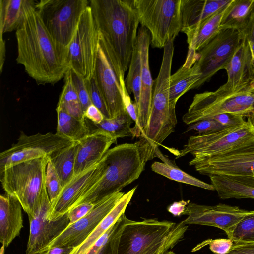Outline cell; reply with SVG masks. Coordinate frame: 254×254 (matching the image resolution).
<instances>
[{"label":"cell","mask_w":254,"mask_h":254,"mask_svg":"<svg viewBox=\"0 0 254 254\" xmlns=\"http://www.w3.org/2000/svg\"><path fill=\"white\" fill-rule=\"evenodd\" d=\"M16 61L39 84H53L65 76L68 65L61 56L35 7L24 0L22 22L15 32Z\"/></svg>","instance_id":"cell-1"},{"label":"cell","mask_w":254,"mask_h":254,"mask_svg":"<svg viewBox=\"0 0 254 254\" xmlns=\"http://www.w3.org/2000/svg\"><path fill=\"white\" fill-rule=\"evenodd\" d=\"M99 38L120 81L128 69L139 21L133 0H90Z\"/></svg>","instance_id":"cell-2"},{"label":"cell","mask_w":254,"mask_h":254,"mask_svg":"<svg viewBox=\"0 0 254 254\" xmlns=\"http://www.w3.org/2000/svg\"><path fill=\"white\" fill-rule=\"evenodd\" d=\"M160 154L158 148L143 137L136 142L121 144L109 149L102 158V177L74 207L83 203L97 204L121 191L139 178L148 161Z\"/></svg>","instance_id":"cell-3"},{"label":"cell","mask_w":254,"mask_h":254,"mask_svg":"<svg viewBox=\"0 0 254 254\" xmlns=\"http://www.w3.org/2000/svg\"><path fill=\"white\" fill-rule=\"evenodd\" d=\"M188 226L156 218L134 221L127 217L117 254H165L183 238Z\"/></svg>","instance_id":"cell-4"},{"label":"cell","mask_w":254,"mask_h":254,"mask_svg":"<svg viewBox=\"0 0 254 254\" xmlns=\"http://www.w3.org/2000/svg\"><path fill=\"white\" fill-rule=\"evenodd\" d=\"M174 51V41L168 42L164 47L159 72L154 81L149 119L140 136L157 148L174 132L177 124L176 106L170 103L169 95Z\"/></svg>","instance_id":"cell-5"},{"label":"cell","mask_w":254,"mask_h":254,"mask_svg":"<svg viewBox=\"0 0 254 254\" xmlns=\"http://www.w3.org/2000/svg\"><path fill=\"white\" fill-rule=\"evenodd\" d=\"M48 157L13 165L0 170V180L6 193L16 197L28 218H34L46 189Z\"/></svg>","instance_id":"cell-6"},{"label":"cell","mask_w":254,"mask_h":254,"mask_svg":"<svg viewBox=\"0 0 254 254\" xmlns=\"http://www.w3.org/2000/svg\"><path fill=\"white\" fill-rule=\"evenodd\" d=\"M89 3L87 0H35L44 25L67 64L69 45Z\"/></svg>","instance_id":"cell-7"},{"label":"cell","mask_w":254,"mask_h":254,"mask_svg":"<svg viewBox=\"0 0 254 254\" xmlns=\"http://www.w3.org/2000/svg\"><path fill=\"white\" fill-rule=\"evenodd\" d=\"M224 113L252 119L254 116V91L250 87L230 92L220 87L215 91L196 94L182 120L187 125Z\"/></svg>","instance_id":"cell-8"},{"label":"cell","mask_w":254,"mask_h":254,"mask_svg":"<svg viewBox=\"0 0 254 254\" xmlns=\"http://www.w3.org/2000/svg\"><path fill=\"white\" fill-rule=\"evenodd\" d=\"M139 23L151 35L153 48H162L181 32V0H133Z\"/></svg>","instance_id":"cell-9"},{"label":"cell","mask_w":254,"mask_h":254,"mask_svg":"<svg viewBox=\"0 0 254 254\" xmlns=\"http://www.w3.org/2000/svg\"><path fill=\"white\" fill-rule=\"evenodd\" d=\"M99 44V32L91 9L83 12L68 48L67 64L85 81L94 75Z\"/></svg>","instance_id":"cell-10"},{"label":"cell","mask_w":254,"mask_h":254,"mask_svg":"<svg viewBox=\"0 0 254 254\" xmlns=\"http://www.w3.org/2000/svg\"><path fill=\"white\" fill-rule=\"evenodd\" d=\"M254 139V125L249 119L242 126L211 134L190 137L176 159L188 154L194 159L211 157L227 152Z\"/></svg>","instance_id":"cell-11"},{"label":"cell","mask_w":254,"mask_h":254,"mask_svg":"<svg viewBox=\"0 0 254 254\" xmlns=\"http://www.w3.org/2000/svg\"><path fill=\"white\" fill-rule=\"evenodd\" d=\"M9 148L0 154V170L19 163L42 157L50 158L74 141L56 133L27 135L21 132Z\"/></svg>","instance_id":"cell-12"},{"label":"cell","mask_w":254,"mask_h":254,"mask_svg":"<svg viewBox=\"0 0 254 254\" xmlns=\"http://www.w3.org/2000/svg\"><path fill=\"white\" fill-rule=\"evenodd\" d=\"M194 166L201 174L254 178V139L223 154L199 159L192 158Z\"/></svg>","instance_id":"cell-13"},{"label":"cell","mask_w":254,"mask_h":254,"mask_svg":"<svg viewBox=\"0 0 254 254\" xmlns=\"http://www.w3.org/2000/svg\"><path fill=\"white\" fill-rule=\"evenodd\" d=\"M242 39V36L238 31L220 29L214 38L197 52L196 63L202 75L194 89L198 88L209 81L219 70L225 69Z\"/></svg>","instance_id":"cell-14"},{"label":"cell","mask_w":254,"mask_h":254,"mask_svg":"<svg viewBox=\"0 0 254 254\" xmlns=\"http://www.w3.org/2000/svg\"><path fill=\"white\" fill-rule=\"evenodd\" d=\"M124 193L118 192L103 199L89 213L73 224L69 225L37 254L55 247L75 248L78 246L114 208Z\"/></svg>","instance_id":"cell-15"},{"label":"cell","mask_w":254,"mask_h":254,"mask_svg":"<svg viewBox=\"0 0 254 254\" xmlns=\"http://www.w3.org/2000/svg\"><path fill=\"white\" fill-rule=\"evenodd\" d=\"M253 214L254 211L225 204L209 206L189 203L183 214L188 216L181 222L187 225L195 224L217 227L227 234L244 218Z\"/></svg>","instance_id":"cell-16"},{"label":"cell","mask_w":254,"mask_h":254,"mask_svg":"<svg viewBox=\"0 0 254 254\" xmlns=\"http://www.w3.org/2000/svg\"><path fill=\"white\" fill-rule=\"evenodd\" d=\"M52 208L46 188L36 216L28 218L30 231L25 254H36L68 226L67 213L54 221L48 219Z\"/></svg>","instance_id":"cell-17"},{"label":"cell","mask_w":254,"mask_h":254,"mask_svg":"<svg viewBox=\"0 0 254 254\" xmlns=\"http://www.w3.org/2000/svg\"><path fill=\"white\" fill-rule=\"evenodd\" d=\"M94 76L106 102L110 118L127 111L123 102L120 82L99 38Z\"/></svg>","instance_id":"cell-18"},{"label":"cell","mask_w":254,"mask_h":254,"mask_svg":"<svg viewBox=\"0 0 254 254\" xmlns=\"http://www.w3.org/2000/svg\"><path fill=\"white\" fill-rule=\"evenodd\" d=\"M103 172V163L101 159L97 164L74 176L63 188L60 195L52 206L48 219L54 221L67 213L99 181Z\"/></svg>","instance_id":"cell-19"},{"label":"cell","mask_w":254,"mask_h":254,"mask_svg":"<svg viewBox=\"0 0 254 254\" xmlns=\"http://www.w3.org/2000/svg\"><path fill=\"white\" fill-rule=\"evenodd\" d=\"M137 43L140 48L141 58V86L140 101L138 106V120L134 126L131 128L133 137H140L147 126L150 114L154 85L149 61L151 35L146 28L141 26L138 28Z\"/></svg>","instance_id":"cell-20"},{"label":"cell","mask_w":254,"mask_h":254,"mask_svg":"<svg viewBox=\"0 0 254 254\" xmlns=\"http://www.w3.org/2000/svg\"><path fill=\"white\" fill-rule=\"evenodd\" d=\"M227 81L220 87L228 92L243 90L254 80V64L249 42L242 37L240 44L226 65Z\"/></svg>","instance_id":"cell-21"},{"label":"cell","mask_w":254,"mask_h":254,"mask_svg":"<svg viewBox=\"0 0 254 254\" xmlns=\"http://www.w3.org/2000/svg\"><path fill=\"white\" fill-rule=\"evenodd\" d=\"M117 139L103 132L89 134L79 142L74 177L97 164Z\"/></svg>","instance_id":"cell-22"},{"label":"cell","mask_w":254,"mask_h":254,"mask_svg":"<svg viewBox=\"0 0 254 254\" xmlns=\"http://www.w3.org/2000/svg\"><path fill=\"white\" fill-rule=\"evenodd\" d=\"M232 0H181V32L186 34L226 7Z\"/></svg>","instance_id":"cell-23"},{"label":"cell","mask_w":254,"mask_h":254,"mask_svg":"<svg viewBox=\"0 0 254 254\" xmlns=\"http://www.w3.org/2000/svg\"><path fill=\"white\" fill-rule=\"evenodd\" d=\"M22 206L13 196L5 193L0 196V242L7 247L23 228Z\"/></svg>","instance_id":"cell-24"},{"label":"cell","mask_w":254,"mask_h":254,"mask_svg":"<svg viewBox=\"0 0 254 254\" xmlns=\"http://www.w3.org/2000/svg\"><path fill=\"white\" fill-rule=\"evenodd\" d=\"M197 52L188 49L183 65L171 75L169 86L170 103L176 106L179 99L185 93L194 89L200 80L201 72L196 64Z\"/></svg>","instance_id":"cell-25"},{"label":"cell","mask_w":254,"mask_h":254,"mask_svg":"<svg viewBox=\"0 0 254 254\" xmlns=\"http://www.w3.org/2000/svg\"><path fill=\"white\" fill-rule=\"evenodd\" d=\"M209 177L214 190L222 199H254V178L223 175Z\"/></svg>","instance_id":"cell-26"},{"label":"cell","mask_w":254,"mask_h":254,"mask_svg":"<svg viewBox=\"0 0 254 254\" xmlns=\"http://www.w3.org/2000/svg\"><path fill=\"white\" fill-rule=\"evenodd\" d=\"M137 186L124 193L119 202L100 222L85 240L78 246L75 247L70 254H86L94 243L117 221L125 212L126 209L131 199Z\"/></svg>","instance_id":"cell-27"},{"label":"cell","mask_w":254,"mask_h":254,"mask_svg":"<svg viewBox=\"0 0 254 254\" xmlns=\"http://www.w3.org/2000/svg\"><path fill=\"white\" fill-rule=\"evenodd\" d=\"M227 7L185 34L188 49L198 52L214 38L220 30L221 19Z\"/></svg>","instance_id":"cell-28"},{"label":"cell","mask_w":254,"mask_h":254,"mask_svg":"<svg viewBox=\"0 0 254 254\" xmlns=\"http://www.w3.org/2000/svg\"><path fill=\"white\" fill-rule=\"evenodd\" d=\"M132 120L127 111L112 118H104L99 124L94 123L85 118L89 134L99 131L103 132L116 139L132 136L130 127Z\"/></svg>","instance_id":"cell-29"},{"label":"cell","mask_w":254,"mask_h":254,"mask_svg":"<svg viewBox=\"0 0 254 254\" xmlns=\"http://www.w3.org/2000/svg\"><path fill=\"white\" fill-rule=\"evenodd\" d=\"M254 6V0H232L222 16L220 28L240 33L245 27Z\"/></svg>","instance_id":"cell-30"},{"label":"cell","mask_w":254,"mask_h":254,"mask_svg":"<svg viewBox=\"0 0 254 254\" xmlns=\"http://www.w3.org/2000/svg\"><path fill=\"white\" fill-rule=\"evenodd\" d=\"M56 134L74 142H80L89 134L85 121L79 120L67 113L62 106L57 104Z\"/></svg>","instance_id":"cell-31"},{"label":"cell","mask_w":254,"mask_h":254,"mask_svg":"<svg viewBox=\"0 0 254 254\" xmlns=\"http://www.w3.org/2000/svg\"><path fill=\"white\" fill-rule=\"evenodd\" d=\"M79 144V142H75L49 158L60 178L63 188L74 177Z\"/></svg>","instance_id":"cell-32"},{"label":"cell","mask_w":254,"mask_h":254,"mask_svg":"<svg viewBox=\"0 0 254 254\" xmlns=\"http://www.w3.org/2000/svg\"><path fill=\"white\" fill-rule=\"evenodd\" d=\"M24 0H0V38L3 34L16 30L23 15Z\"/></svg>","instance_id":"cell-33"},{"label":"cell","mask_w":254,"mask_h":254,"mask_svg":"<svg viewBox=\"0 0 254 254\" xmlns=\"http://www.w3.org/2000/svg\"><path fill=\"white\" fill-rule=\"evenodd\" d=\"M151 169L154 172L175 181L194 186L205 190H214V188L211 184L206 183L190 175L175 165L155 161L152 164Z\"/></svg>","instance_id":"cell-34"},{"label":"cell","mask_w":254,"mask_h":254,"mask_svg":"<svg viewBox=\"0 0 254 254\" xmlns=\"http://www.w3.org/2000/svg\"><path fill=\"white\" fill-rule=\"evenodd\" d=\"M64 84L60 94L58 104L75 118L85 121L84 112L76 91L73 84L70 69L64 76Z\"/></svg>","instance_id":"cell-35"},{"label":"cell","mask_w":254,"mask_h":254,"mask_svg":"<svg viewBox=\"0 0 254 254\" xmlns=\"http://www.w3.org/2000/svg\"><path fill=\"white\" fill-rule=\"evenodd\" d=\"M128 69L127 75L125 79V84L128 93L133 94L134 102L138 109L141 93L142 65L140 51L137 39Z\"/></svg>","instance_id":"cell-36"},{"label":"cell","mask_w":254,"mask_h":254,"mask_svg":"<svg viewBox=\"0 0 254 254\" xmlns=\"http://www.w3.org/2000/svg\"><path fill=\"white\" fill-rule=\"evenodd\" d=\"M227 235L234 244H254V214L244 218Z\"/></svg>","instance_id":"cell-37"},{"label":"cell","mask_w":254,"mask_h":254,"mask_svg":"<svg viewBox=\"0 0 254 254\" xmlns=\"http://www.w3.org/2000/svg\"><path fill=\"white\" fill-rule=\"evenodd\" d=\"M46 187L53 206L60 195L63 187L60 178L50 160L46 167Z\"/></svg>","instance_id":"cell-38"},{"label":"cell","mask_w":254,"mask_h":254,"mask_svg":"<svg viewBox=\"0 0 254 254\" xmlns=\"http://www.w3.org/2000/svg\"><path fill=\"white\" fill-rule=\"evenodd\" d=\"M126 218L125 213H124L115 223L111 235L97 254H117L119 240Z\"/></svg>","instance_id":"cell-39"},{"label":"cell","mask_w":254,"mask_h":254,"mask_svg":"<svg viewBox=\"0 0 254 254\" xmlns=\"http://www.w3.org/2000/svg\"><path fill=\"white\" fill-rule=\"evenodd\" d=\"M213 119H207L201 120L189 125L185 133L195 130L198 135H203L215 133L227 128Z\"/></svg>","instance_id":"cell-40"},{"label":"cell","mask_w":254,"mask_h":254,"mask_svg":"<svg viewBox=\"0 0 254 254\" xmlns=\"http://www.w3.org/2000/svg\"><path fill=\"white\" fill-rule=\"evenodd\" d=\"M85 83L92 104L101 112L104 118H111L106 102L97 86L94 76L90 80L85 81Z\"/></svg>","instance_id":"cell-41"},{"label":"cell","mask_w":254,"mask_h":254,"mask_svg":"<svg viewBox=\"0 0 254 254\" xmlns=\"http://www.w3.org/2000/svg\"><path fill=\"white\" fill-rule=\"evenodd\" d=\"M73 84L80 101L83 112L92 104L85 80L78 74L70 69Z\"/></svg>","instance_id":"cell-42"},{"label":"cell","mask_w":254,"mask_h":254,"mask_svg":"<svg viewBox=\"0 0 254 254\" xmlns=\"http://www.w3.org/2000/svg\"><path fill=\"white\" fill-rule=\"evenodd\" d=\"M206 245H209L210 251L215 254H226L233 245V242L229 238L208 239L198 245L192 251H196Z\"/></svg>","instance_id":"cell-43"},{"label":"cell","mask_w":254,"mask_h":254,"mask_svg":"<svg viewBox=\"0 0 254 254\" xmlns=\"http://www.w3.org/2000/svg\"><path fill=\"white\" fill-rule=\"evenodd\" d=\"M120 82L122 88L123 100L125 109L135 124L138 120L137 107L135 102H133L131 99L126 86L125 78H121Z\"/></svg>","instance_id":"cell-44"},{"label":"cell","mask_w":254,"mask_h":254,"mask_svg":"<svg viewBox=\"0 0 254 254\" xmlns=\"http://www.w3.org/2000/svg\"><path fill=\"white\" fill-rule=\"evenodd\" d=\"M211 119L216 120L222 125L227 127L240 126L246 122L242 116L231 113L219 114Z\"/></svg>","instance_id":"cell-45"},{"label":"cell","mask_w":254,"mask_h":254,"mask_svg":"<svg viewBox=\"0 0 254 254\" xmlns=\"http://www.w3.org/2000/svg\"><path fill=\"white\" fill-rule=\"evenodd\" d=\"M96 204L93 203H83L74 207L67 213L69 219V225L73 224L86 215Z\"/></svg>","instance_id":"cell-46"},{"label":"cell","mask_w":254,"mask_h":254,"mask_svg":"<svg viewBox=\"0 0 254 254\" xmlns=\"http://www.w3.org/2000/svg\"><path fill=\"white\" fill-rule=\"evenodd\" d=\"M241 34L242 37L245 38L248 41L254 42V6L249 20Z\"/></svg>","instance_id":"cell-47"},{"label":"cell","mask_w":254,"mask_h":254,"mask_svg":"<svg viewBox=\"0 0 254 254\" xmlns=\"http://www.w3.org/2000/svg\"><path fill=\"white\" fill-rule=\"evenodd\" d=\"M84 116L94 123L99 124L104 119L101 112L93 104L90 105L84 113Z\"/></svg>","instance_id":"cell-48"},{"label":"cell","mask_w":254,"mask_h":254,"mask_svg":"<svg viewBox=\"0 0 254 254\" xmlns=\"http://www.w3.org/2000/svg\"><path fill=\"white\" fill-rule=\"evenodd\" d=\"M226 254H254V244H234Z\"/></svg>","instance_id":"cell-49"},{"label":"cell","mask_w":254,"mask_h":254,"mask_svg":"<svg viewBox=\"0 0 254 254\" xmlns=\"http://www.w3.org/2000/svg\"><path fill=\"white\" fill-rule=\"evenodd\" d=\"M189 203V201L184 200L174 202L168 207L167 210L174 216H178L183 215L186 206Z\"/></svg>","instance_id":"cell-50"},{"label":"cell","mask_w":254,"mask_h":254,"mask_svg":"<svg viewBox=\"0 0 254 254\" xmlns=\"http://www.w3.org/2000/svg\"><path fill=\"white\" fill-rule=\"evenodd\" d=\"M74 248L71 247H55L37 254H70Z\"/></svg>","instance_id":"cell-51"},{"label":"cell","mask_w":254,"mask_h":254,"mask_svg":"<svg viewBox=\"0 0 254 254\" xmlns=\"http://www.w3.org/2000/svg\"><path fill=\"white\" fill-rule=\"evenodd\" d=\"M249 42V41H248ZM249 44L251 52L252 57L253 59V61L254 64V42H249Z\"/></svg>","instance_id":"cell-52"},{"label":"cell","mask_w":254,"mask_h":254,"mask_svg":"<svg viewBox=\"0 0 254 254\" xmlns=\"http://www.w3.org/2000/svg\"><path fill=\"white\" fill-rule=\"evenodd\" d=\"M250 88L251 90L254 91V80L250 84Z\"/></svg>","instance_id":"cell-53"},{"label":"cell","mask_w":254,"mask_h":254,"mask_svg":"<svg viewBox=\"0 0 254 254\" xmlns=\"http://www.w3.org/2000/svg\"><path fill=\"white\" fill-rule=\"evenodd\" d=\"M165 254H176L174 252H173V251H170L168 252L167 253H166Z\"/></svg>","instance_id":"cell-54"},{"label":"cell","mask_w":254,"mask_h":254,"mask_svg":"<svg viewBox=\"0 0 254 254\" xmlns=\"http://www.w3.org/2000/svg\"><path fill=\"white\" fill-rule=\"evenodd\" d=\"M253 176H254V172L253 173Z\"/></svg>","instance_id":"cell-55"}]
</instances>
